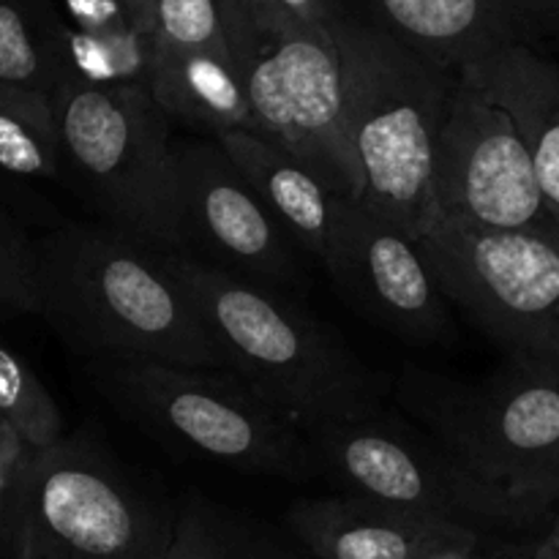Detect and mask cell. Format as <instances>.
Here are the masks:
<instances>
[{"mask_svg":"<svg viewBox=\"0 0 559 559\" xmlns=\"http://www.w3.org/2000/svg\"><path fill=\"white\" fill-rule=\"evenodd\" d=\"M36 314L87 360L227 369L164 251L109 227L58 224L36 238Z\"/></svg>","mask_w":559,"mask_h":559,"instance_id":"6da1fadb","label":"cell"},{"mask_svg":"<svg viewBox=\"0 0 559 559\" xmlns=\"http://www.w3.org/2000/svg\"><path fill=\"white\" fill-rule=\"evenodd\" d=\"M391 404L497 500L511 533L551 524L559 508V374L533 360L475 382L407 366Z\"/></svg>","mask_w":559,"mask_h":559,"instance_id":"7a4b0ae2","label":"cell"},{"mask_svg":"<svg viewBox=\"0 0 559 559\" xmlns=\"http://www.w3.org/2000/svg\"><path fill=\"white\" fill-rule=\"evenodd\" d=\"M164 257L216 338L227 369L300 431L360 418L391 402V380L366 366L293 295L180 251Z\"/></svg>","mask_w":559,"mask_h":559,"instance_id":"3957f363","label":"cell"},{"mask_svg":"<svg viewBox=\"0 0 559 559\" xmlns=\"http://www.w3.org/2000/svg\"><path fill=\"white\" fill-rule=\"evenodd\" d=\"M364 205L418 240L431 213L437 136L459 74L437 69L347 11L333 27Z\"/></svg>","mask_w":559,"mask_h":559,"instance_id":"277c9868","label":"cell"},{"mask_svg":"<svg viewBox=\"0 0 559 559\" xmlns=\"http://www.w3.org/2000/svg\"><path fill=\"white\" fill-rule=\"evenodd\" d=\"M216 3L257 134L304 162L338 197L364 200L333 33L262 0Z\"/></svg>","mask_w":559,"mask_h":559,"instance_id":"5b68a950","label":"cell"},{"mask_svg":"<svg viewBox=\"0 0 559 559\" xmlns=\"http://www.w3.org/2000/svg\"><path fill=\"white\" fill-rule=\"evenodd\" d=\"M173 530L175 513L85 437L27 451L0 506L5 559H164Z\"/></svg>","mask_w":559,"mask_h":559,"instance_id":"8992f818","label":"cell"},{"mask_svg":"<svg viewBox=\"0 0 559 559\" xmlns=\"http://www.w3.org/2000/svg\"><path fill=\"white\" fill-rule=\"evenodd\" d=\"M87 377L123 418L180 451L273 478L322 475L304 431L229 369L98 358Z\"/></svg>","mask_w":559,"mask_h":559,"instance_id":"52a82bcc","label":"cell"},{"mask_svg":"<svg viewBox=\"0 0 559 559\" xmlns=\"http://www.w3.org/2000/svg\"><path fill=\"white\" fill-rule=\"evenodd\" d=\"M63 175L104 227L158 251L178 249L169 118L145 87L58 80L49 93Z\"/></svg>","mask_w":559,"mask_h":559,"instance_id":"ba28073f","label":"cell"},{"mask_svg":"<svg viewBox=\"0 0 559 559\" xmlns=\"http://www.w3.org/2000/svg\"><path fill=\"white\" fill-rule=\"evenodd\" d=\"M418 249L448 304L511 358L559 374V238L495 229L431 211Z\"/></svg>","mask_w":559,"mask_h":559,"instance_id":"9c48e42d","label":"cell"},{"mask_svg":"<svg viewBox=\"0 0 559 559\" xmlns=\"http://www.w3.org/2000/svg\"><path fill=\"white\" fill-rule=\"evenodd\" d=\"M304 437L322 475H333L349 495L448 519L480 535L511 533L495 497L391 402L360 418L314 424Z\"/></svg>","mask_w":559,"mask_h":559,"instance_id":"30bf717a","label":"cell"},{"mask_svg":"<svg viewBox=\"0 0 559 559\" xmlns=\"http://www.w3.org/2000/svg\"><path fill=\"white\" fill-rule=\"evenodd\" d=\"M431 211L495 229L557 235L559 213L535 178L511 115L459 74L437 136Z\"/></svg>","mask_w":559,"mask_h":559,"instance_id":"8fae6325","label":"cell"},{"mask_svg":"<svg viewBox=\"0 0 559 559\" xmlns=\"http://www.w3.org/2000/svg\"><path fill=\"white\" fill-rule=\"evenodd\" d=\"M175 227L180 254L278 293H300V249L213 142L175 145Z\"/></svg>","mask_w":559,"mask_h":559,"instance_id":"7c38bea8","label":"cell"},{"mask_svg":"<svg viewBox=\"0 0 559 559\" xmlns=\"http://www.w3.org/2000/svg\"><path fill=\"white\" fill-rule=\"evenodd\" d=\"M322 265L349 304L385 331L413 342L451 336L448 300L418 243L364 202L342 205Z\"/></svg>","mask_w":559,"mask_h":559,"instance_id":"4fadbf2b","label":"cell"},{"mask_svg":"<svg viewBox=\"0 0 559 559\" xmlns=\"http://www.w3.org/2000/svg\"><path fill=\"white\" fill-rule=\"evenodd\" d=\"M364 25L459 74L508 47L559 33V0H342Z\"/></svg>","mask_w":559,"mask_h":559,"instance_id":"5bb4252c","label":"cell"},{"mask_svg":"<svg viewBox=\"0 0 559 559\" xmlns=\"http://www.w3.org/2000/svg\"><path fill=\"white\" fill-rule=\"evenodd\" d=\"M287 527L317 559H424L442 546L484 538L448 519L358 495L295 502Z\"/></svg>","mask_w":559,"mask_h":559,"instance_id":"9a60e30c","label":"cell"},{"mask_svg":"<svg viewBox=\"0 0 559 559\" xmlns=\"http://www.w3.org/2000/svg\"><path fill=\"white\" fill-rule=\"evenodd\" d=\"M216 142L293 243L322 262L347 200L304 162L254 131H229Z\"/></svg>","mask_w":559,"mask_h":559,"instance_id":"2e32d148","label":"cell"},{"mask_svg":"<svg viewBox=\"0 0 559 559\" xmlns=\"http://www.w3.org/2000/svg\"><path fill=\"white\" fill-rule=\"evenodd\" d=\"M459 74L478 82L511 115L540 191L559 213V63L535 47H508Z\"/></svg>","mask_w":559,"mask_h":559,"instance_id":"e0dca14e","label":"cell"},{"mask_svg":"<svg viewBox=\"0 0 559 559\" xmlns=\"http://www.w3.org/2000/svg\"><path fill=\"white\" fill-rule=\"evenodd\" d=\"M147 91L167 118L207 131L213 140L229 131L257 134L249 96L229 49L156 47Z\"/></svg>","mask_w":559,"mask_h":559,"instance_id":"ac0fdd59","label":"cell"},{"mask_svg":"<svg viewBox=\"0 0 559 559\" xmlns=\"http://www.w3.org/2000/svg\"><path fill=\"white\" fill-rule=\"evenodd\" d=\"M66 183L49 93L0 85V189L41 202L47 186Z\"/></svg>","mask_w":559,"mask_h":559,"instance_id":"d6986e66","label":"cell"},{"mask_svg":"<svg viewBox=\"0 0 559 559\" xmlns=\"http://www.w3.org/2000/svg\"><path fill=\"white\" fill-rule=\"evenodd\" d=\"M60 80L87 87L151 85L156 44L134 25L109 33H85L60 22Z\"/></svg>","mask_w":559,"mask_h":559,"instance_id":"ffe728a7","label":"cell"},{"mask_svg":"<svg viewBox=\"0 0 559 559\" xmlns=\"http://www.w3.org/2000/svg\"><path fill=\"white\" fill-rule=\"evenodd\" d=\"M60 22L44 0H0V85L52 93L60 80Z\"/></svg>","mask_w":559,"mask_h":559,"instance_id":"44dd1931","label":"cell"},{"mask_svg":"<svg viewBox=\"0 0 559 559\" xmlns=\"http://www.w3.org/2000/svg\"><path fill=\"white\" fill-rule=\"evenodd\" d=\"M164 559H298L276 538L202 497H186L175 511Z\"/></svg>","mask_w":559,"mask_h":559,"instance_id":"7402d4cb","label":"cell"},{"mask_svg":"<svg viewBox=\"0 0 559 559\" xmlns=\"http://www.w3.org/2000/svg\"><path fill=\"white\" fill-rule=\"evenodd\" d=\"M0 420H5L31 451L52 445L66 435L63 415L44 388L41 377L3 336H0Z\"/></svg>","mask_w":559,"mask_h":559,"instance_id":"603a6c76","label":"cell"},{"mask_svg":"<svg viewBox=\"0 0 559 559\" xmlns=\"http://www.w3.org/2000/svg\"><path fill=\"white\" fill-rule=\"evenodd\" d=\"M131 25L156 47L227 49L216 0H126Z\"/></svg>","mask_w":559,"mask_h":559,"instance_id":"cb8c5ba5","label":"cell"},{"mask_svg":"<svg viewBox=\"0 0 559 559\" xmlns=\"http://www.w3.org/2000/svg\"><path fill=\"white\" fill-rule=\"evenodd\" d=\"M36 238L0 202V328L36 314Z\"/></svg>","mask_w":559,"mask_h":559,"instance_id":"d4e9b609","label":"cell"},{"mask_svg":"<svg viewBox=\"0 0 559 559\" xmlns=\"http://www.w3.org/2000/svg\"><path fill=\"white\" fill-rule=\"evenodd\" d=\"M69 25L85 33H109L131 25L126 0H63Z\"/></svg>","mask_w":559,"mask_h":559,"instance_id":"484cf974","label":"cell"},{"mask_svg":"<svg viewBox=\"0 0 559 559\" xmlns=\"http://www.w3.org/2000/svg\"><path fill=\"white\" fill-rule=\"evenodd\" d=\"M262 3L276 5V9L287 11L295 20L328 27V31H333L347 16V9H344L342 0H262Z\"/></svg>","mask_w":559,"mask_h":559,"instance_id":"4316f807","label":"cell"},{"mask_svg":"<svg viewBox=\"0 0 559 559\" xmlns=\"http://www.w3.org/2000/svg\"><path fill=\"white\" fill-rule=\"evenodd\" d=\"M27 451L31 448L20 440V435L5 420H0V506H3L5 491H9L11 480H14Z\"/></svg>","mask_w":559,"mask_h":559,"instance_id":"83f0119b","label":"cell"},{"mask_svg":"<svg viewBox=\"0 0 559 559\" xmlns=\"http://www.w3.org/2000/svg\"><path fill=\"white\" fill-rule=\"evenodd\" d=\"M486 551H489V559H559L546 538L527 540V544H506Z\"/></svg>","mask_w":559,"mask_h":559,"instance_id":"f1b7e54d","label":"cell"},{"mask_svg":"<svg viewBox=\"0 0 559 559\" xmlns=\"http://www.w3.org/2000/svg\"><path fill=\"white\" fill-rule=\"evenodd\" d=\"M424 559H489V551H486L484 538L480 540H467V544H453L442 546V549L431 551Z\"/></svg>","mask_w":559,"mask_h":559,"instance_id":"f546056e","label":"cell"},{"mask_svg":"<svg viewBox=\"0 0 559 559\" xmlns=\"http://www.w3.org/2000/svg\"><path fill=\"white\" fill-rule=\"evenodd\" d=\"M544 538L549 540V544H551V549H555L557 555H559V508H557L555 519H551V524H549V533H546Z\"/></svg>","mask_w":559,"mask_h":559,"instance_id":"4dcf8cb0","label":"cell"}]
</instances>
